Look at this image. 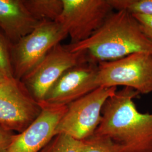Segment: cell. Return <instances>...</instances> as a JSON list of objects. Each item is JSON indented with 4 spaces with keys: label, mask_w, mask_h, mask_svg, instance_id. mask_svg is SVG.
Instances as JSON below:
<instances>
[{
    "label": "cell",
    "mask_w": 152,
    "mask_h": 152,
    "mask_svg": "<svg viewBox=\"0 0 152 152\" xmlns=\"http://www.w3.org/2000/svg\"><path fill=\"white\" fill-rule=\"evenodd\" d=\"M15 134L0 125V152H7Z\"/></svg>",
    "instance_id": "18"
},
{
    "label": "cell",
    "mask_w": 152,
    "mask_h": 152,
    "mask_svg": "<svg viewBox=\"0 0 152 152\" xmlns=\"http://www.w3.org/2000/svg\"><path fill=\"white\" fill-rule=\"evenodd\" d=\"M141 26L142 32L152 42V15H132Z\"/></svg>",
    "instance_id": "17"
},
{
    "label": "cell",
    "mask_w": 152,
    "mask_h": 152,
    "mask_svg": "<svg viewBox=\"0 0 152 152\" xmlns=\"http://www.w3.org/2000/svg\"><path fill=\"white\" fill-rule=\"evenodd\" d=\"M11 45L12 44L5 35L0 33V74L7 78L14 77L11 63Z\"/></svg>",
    "instance_id": "16"
},
{
    "label": "cell",
    "mask_w": 152,
    "mask_h": 152,
    "mask_svg": "<svg viewBox=\"0 0 152 152\" xmlns=\"http://www.w3.org/2000/svg\"><path fill=\"white\" fill-rule=\"evenodd\" d=\"M23 0H0V28L11 44L31 32L38 23Z\"/></svg>",
    "instance_id": "11"
},
{
    "label": "cell",
    "mask_w": 152,
    "mask_h": 152,
    "mask_svg": "<svg viewBox=\"0 0 152 152\" xmlns=\"http://www.w3.org/2000/svg\"><path fill=\"white\" fill-rule=\"evenodd\" d=\"M113 10L132 15H152V0H108Z\"/></svg>",
    "instance_id": "14"
},
{
    "label": "cell",
    "mask_w": 152,
    "mask_h": 152,
    "mask_svg": "<svg viewBox=\"0 0 152 152\" xmlns=\"http://www.w3.org/2000/svg\"><path fill=\"white\" fill-rule=\"evenodd\" d=\"M83 144L84 140H78L64 134H58L40 152H80Z\"/></svg>",
    "instance_id": "13"
},
{
    "label": "cell",
    "mask_w": 152,
    "mask_h": 152,
    "mask_svg": "<svg viewBox=\"0 0 152 152\" xmlns=\"http://www.w3.org/2000/svg\"><path fill=\"white\" fill-rule=\"evenodd\" d=\"M42 110L37 118L22 132L15 134L7 152H40L55 136L67 105L39 103Z\"/></svg>",
    "instance_id": "10"
},
{
    "label": "cell",
    "mask_w": 152,
    "mask_h": 152,
    "mask_svg": "<svg viewBox=\"0 0 152 152\" xmlns=\"http://www.w3.org/2000/svg\"><path fill=\"white\" fill-rule=\"evenodd\" d=\"M98 87L132 88L139 94L152 92V54L139 52L98 63Z\"/></svg>",
    "instance_id": "3"
},
{
    "label": "cell",
    "mask_w": 152,
    "mask_h": 152,
    "mask_svg": "<svg viewBox=\"0 0 152 152\" xmlns=\"http://www.w3.org/2000/svg\"><path fill=\"white\" fill-rule=\"evenodd\" d=\"M117 91L115 87H98L68 104L55 135L64 134L80 141L94 135L101 122L104 104Z\"/></svg>",
    "instance_id": "5"
},
{
    "label": "cell",
    "mask_w": 152,
    "mask_h": 152,
    "mask_svg": "<svg viewBox=\"0 0 152 152\" xmlns=\"http://www.w3.org/2000/svg\"><path fill=\"white\" fill-rule=\"evenodd\" d=\"M28 11L38 22L55 21L63 7V0H23Z\"/></svg>",
    "instance_id": "12"
},
{
    "label": "cell",
    "mask_w": 152,
    "mask_h": 152,
    "mask_svg": "<svg viewBox=\"0 0 152 152\" xmlns=\"http://www.w3.org/2000/svg\"><path fill=\"white\" fill-rule=\"evenodd\" d=\"M140 94L124 87L109 98L95 134L109 137L121 152H152V113H142L134 99Z\"/></svg>",
    "instance_id": "1"
},
{
    "label": "cell",
    "mask_w": 152,
    "mask_h": 152,
    "mask_svg": "<svg viewBox=\"0 0 152 152\" xmlns=\"http://www.w3.org/2000/svg\"><path fill=\"white\" fill-rule=\"evenodd\" d=\"M42 107L21 80L14 77L0 83V125L20 133L40 114Z\"/></svg>",
    "instance_id": "7"
},
{
    "label": "cell",
    "mask_w": 152,
    "mask_h": 152,
    "mask_svg": "<svg viewBox=\"0 0 152 152\" xmlns=\"http://www.w3.org/2000/svg\"><path fill=\"white\" fill-rule=\"evenodd\" d=\"M63 10L55 21L70 37L71 44L90 37L113 11L108 0H63Z\"/></svg>",
    "instance_id": "8"
},
{
    "label": "cell",
    "mask_w": 152,
    "mask_h": 152,
    "mask_svg": "<svg viewBox=\"0 0 152 152\" xmlns=\"http://www.w3.org/2000/svg\"><path fill=\"white\" fill-rule=\"evenodd\" d=\"M98 66V63L88 60L72 67L51 87L44 102L68 105L96 89Z\"/></svg>",
    "instance_id": "9"
},
{
    "label": "cell",
    "mask_w": 152,
    "mask_h": 152,
    "mask_svg": "<svg viewBox=\"0 0 152 152\" xmlns=\"http://www.w3.org/2000/svg\"><path fill=\"white\" fill-rule=\"evenodd\" d=\"M73 51H85L91 60L99 63L144 52L152 54V42L130 13L113 12L102 26L86 40L68 44Z\"/></svg>",
    "instance_id": "2"
},
{
    "label": "cell",
    "mask_w": 152,
    "mask_h": 152,
    "mask_svg": "<svg viewBox=\"0 0 152 152\" xmlns=\"http://www.w3.org/2000/svg\"><path fill=\"white\" fill-rule=\"evenodd\" d=\"M91 60L85 51H73L58 44L22 81L34 99L44 102L48 93L65 72L80 63Z\"/></svg>",
    "instance_id": "6"
},
{
    "label": "cell",
    "mask_w": 152,
    "mask_h": 152,
    "mask_svg": "<svg viewBox=\"0 0 152 152\" xmlns=\"http://www.w3.org/2000/svg\"><path fill=\"white\" fill-rule=\"evenodd\" d=\"M6 77H4V76H2L1 74H0V83Z\"/></svg>",
    "instance_id": "19"
},
{
    "label": "cell",
    "mask_w": 152,
    "mask_h": 152,
    "mask_svg": "<svg viewBox=\"0 0 152 152\" xmlns=\"http://www.w3.org/2000/svg\"><path fill=\"white\" fill-rule=\"evenodd\" d=\"M68 36L56 21L39 22L32 31L12 44L11 63L14 77L22 80L55 46Z\"/></svg>",
    "instance_id": "4"
},
{
    "label": "cell",
    "mask_w": 152,
    "mask_h": 152,
    "mask_svg": "<svg viewBox=\"0 0 152 152\" xmlns=\"http://www.w3.org/2000/svg\"><path fill=\"white\" fill-rule=\"evenodd\" d=\"M122 148L109 137L95 134L84 140L80 152H121Z\"/></svg>",
    "instance_id": "15"
}]
</instances>
